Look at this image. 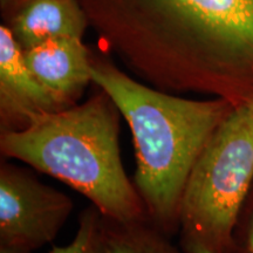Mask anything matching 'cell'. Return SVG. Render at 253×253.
I'll list each match as a JSON object with an SVG mask.
<instances>
[{
  "mask_svg": "<svg viewBox=\"0 0 253 253\" xmlns=\"http://www.w3.org/2000/svg\"><path fill=\"white\" fill-rule=\"evenodd\" d=\"M0 253H32V251L20 246L0 244Z\"/></svg>",
  "mask_w": 253,
  "mask_h": 253,
  "instance_id": "7c38bea8",
  "label": "cell"
},
{
  "mask_svg": "<svg viewBox=\"0 0 253 253\" xmlns=\"http://www.w3.org/2000/svg\"><path fill=\"white\" fill-rule=\"evenodd\" d=\"M253 183V118L239 106L221 123L189 173L178 213L184 253H230Z\"/></svg>",
  "mask_w": 253,
  "mask_h": 253,
  "instance_id": "277c9868",
  "label": "cell"
},
{
  "mask_svg": "<svg viewBox=\"0 0 253 253\" xmlns=\"http://www.w3.org/2000/svg\"><path fill=\"white\" fill-rule=\"evenodd\" d=\"M103 231L106 253H184L148 218L122 221L103 216Z\"/></svg>",
  "mask_w": 253,
  "mask_h": 253,
  "instance_id": "9c48e42d",
  "label": "cell"
},
{
  "mask_svg": "<svg viewBox=\"0 0 253 253\" xmlns=\"http://www.w3.org/2000/svg\"><path fill=\"white\" fill-rule=\"evenodd\" d=\"M99 47L148 84L244 106L253 97V0H79Z\"/></svg>",
  "mask_w": 253,
  "mask_h": 253,
  "instance_id": "6da1fadb",
  "label": "cell"
},
{
  "mask_svg": "<svg viewBox=\"0 0 253 253\" xmlns=\"http://www.w3.org/2000/svg\"><path fill=\"white\" fill-rule=\"evenodd\" d=\"M244 106L246 107V109H248V112L250 113V115H251L252 118H253V97L249 101L248 103L244 104Z\"/></svg>",
  "mask_w": 253,
  "mask_h": 253,
  "instance_id": "4fadbf2b",
  "label": "cell"
},
{
  "mask_svg": "<svg viewBox=\"0 0 253 253\" xmlns=\"http://www.w3.org/2000/svg\"><path fill=\"white\" fill-rule=\"evenodd\" d=\"M93 84L112 97L128 122L135 147L132 178L148 219L166 235L178 233L183 189L202 150L237 108L221 97L194 100L129 77L103 49H91Z\"/></svg>",
  "mask_w": 253,
  "mask_h": 253,
  "instance_id": "7a4b0ae2",
  "label": "cell"
},
{
  "mask_svg": "<svg viewBox=\"0 0 253 253\" xmlns=\"http://www.w3.org/2000/svg\"><path fill=\"white\" fill-rule=\"evenodd\" d=\"M230 253H253V183L233 231Z\"/></svg>",
  "mask_w": 253,
  "mask_h": 253,
  "instance_id": "8fae6325",
  "label": "cell"
},
{
  "mask_svg": "<svg viewBox=\"0 0 253 253\" xmlns=\"http://www.w3.org/2000/svg\"><path fill=\"white\" fill-rule=\"evenodd\" d=\"M72 199L24 168L0 163V244L34 251L54 240L72 213Z\"/></svg>",
  "mask_w": 253,
  "mask_h": 253,
  "instance_id": "5b68a950",
  "label": "cell"
},
{
  "mask_svg": "<svg viewBox=\"0 0 253 253\" xmlns=\"http://www.w3.org/2000/svg\"><path fill=\"white\" fill-rule=\"evenodd\" d=\"M49 253H106L103 216L93 204L79 217L77 235L65 246H54Z\"/></svg>",
  "mask_w": 253,
  "mask_h": 253,
  "instance_id": "30bf717a",
  "label": "cell"
},
{
  "mask_svg": "<svg viewBox=\"0 0 253 253\" xmlns=\"http://www.w3.org/2000/svg\"><path fill=\"white\" fill-rule=\"evenodd\" d=\"M0 15L23 50L54 38H82L89 27L79 0H0Z\"/></svg>",
  "mask_w": 253,
  "mask_h": 253,
  "instance_id": "52a82bcc",
  "label": "cell"
},
{
  "mask_svg": "<svg viewBox=\"0 0 253 253\" xmlns=\"http://www.w3.org/2000/svg\"><path fill=\"white\" fill-rule=\"evenodd\" d=\"M91 49L82 38L60 37L23 50L27 67L66 108L78 104L91 78Z\"/></svg>",
  "mask_w": 253,
  "mask_h": 253,
  "instance_id": "ba28073f",
  "label": "cell"
},
{
  "mask_svg": "<svg viewBox=\"0 0 253 253\" xmlns=\"http://www.w3.org/2000/svg\"><path fill=\"white\" fill-rule=\"evenodd\" d=\"M63 109L27 67L12 34L0 25V134L25 130L39 116Z\"/></svg>",
  "mask_w": 253,
  "mask_h": 253,
  "instance_id": "8992f818",
  "label": "cell"
},
{
  "mask_svg": "<svg viewBox=\"0 0 253 253\" xmlns=\"http://www.w3.org/2000/svg\"><path fill=\"white\" fill-rule=\"evenodd\" d=\"M120 116L99 88L84 103L41 115L25 130L0 134V151L72 186L104 217L145 219L143 202L122 164Z\"/></svg>",
  "mask_w": 253,
  "mask_h": 253,
  "instance_id": "3957f363",
  "label": "cell"
}]
</instances>
